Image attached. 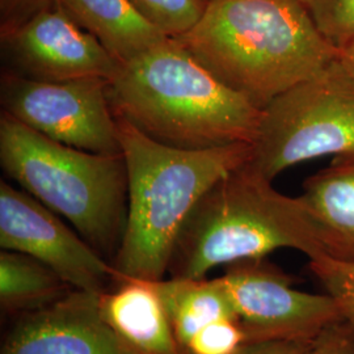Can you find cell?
Masks as SVG:
<instances>
[{"instance_id": "23", "label": "cell", "mask_w": 354, "mask_h": 354, "mask_svg": "<svg viewBox=\"0 0 354 354\" xmlns=\"http://www.w3.org/2000/svg\"><path fill=\"white\" fill-rule=\"evenodd\" d=\"M314 340H268L245 342L241 346V351L235 354H307Z\"/></svg>"}, {"instance_id": "8", "label": "cell", "mask_w": 354, "mask_h": 354, "mask_svg": "<svg viewBox=\"0 0 354 354\" xmlns=\"http://www.w3.org/2000/svg\"><path fill=\"white\" fill-rule=\"evenodd\" d=\"M247 342L314 340L344 320L333 297L291 288V277L264 259L227 266L222 276Z\"/></svg>"}, {"instance_id": "18", "label": "cell", "mask_w": 354, "mask_h": 354, "mask_svg": "<svg viewBox=\"0 0 354 354\" xmlns=\"http://www.w3.org/2000/svg\"><path fill=\"white\" fill-rule=\"evenodd\" d=\"M310 269L329 295L340 304L344 322L354 332V261L323 256L310 260Z\"/></svg>"}, {"instance_id": "20", "label": "cell", "mask_w": 354, "mask_h": 354, "mask_svg": "<svg viewBox=\"0 0 354 354\" xmlns=\"http://www.w3.org/2000/svg\"><path fill=\"white\" fill-rule=\"evenodd\" d=\"M247 342L239 320L223 317L200 329L185 346L187 354H235Z\"/></svg>"}, {"instance_id": "7", "label": "cell", "mask_w": 354, "mask_h": 354, "mask_svg": "<svg viewBox=\"0 0 354 354\" xmlns=\"http://www.w3.org/2000/svg\"><path fill=\"white\" fill-rule=\"evenodd\" d=\"M109 80L38 82L3 70V112L46 138L84 151L121 153L118 122L109 102Z\"/></svg>"}, {"instance_id": "24", "label": "cell", "mask_w": 354, "mask_h": 354, "mask_svg": "<svg viewBox=\"0 0 354 354\" xmlns=\"http://www.w3.org/2000/svg\"><path fill=\"white\" fill-rule=\"evenodd\" d=\"M337 64L348 75L354 79V39L339 48Z\"/></svg>"}, {"instance_id": "2", "label": "cell", "mask_w": 354, "mask_h": 354, "mask_svg": "<svg viewBox=\"0 0 354 354\" xmlns=\"http://www.w3.org/2000/svg\"><path fill=\"white\" fill-rule=\"evenodd\" d=\"M108 95L115 117L180 150L252 145L261 118L172 37L122 64Z\"/></svg>"}, {"instance_id": "25", "label": "cell", "mask_w": 354, "mask_h": 354, "mask_svg": "<svg viewBox=\"0 0 354 354\" xmlns=\"http://www.w3.org/2000/svg\"><path fill=\"white\" fill-rule=\"evenodd\" d=\"M337 158H342V159H354V149L352 151H349L348 153H345V155H342V156H337Z\"/></svg>"}, {"instance_id": "14", "label": "cell", "mask_w": 354, "mask_h": 354, "mask_svg": "<svg viewBox=\"0 0 354 354\" xmlns=\"http://www.w3.org/2000/svg\"><path fill=\"white\" fill-rule=\"evenodd\" d=\"M58 4L122 64L168 38L129 0H58Z\"/></svg>"}, {"instance_id": "21", "label": "cell", "mask_w": 354, "mask_h": 354, "mask_svg": "<svg viewBox=\"0 0 354 354\" xmlns=\"http://www.w3.org/2000/svg\"><path fill=\"white\" fill-rule=\"evenodd\" d=\"M58 0H0V36L24 26Z\"/></svg>"}, {"instance_id": "11", "label": "cell", "mask_w": 354, "mask_h": 354, "mask_svg": "<svg viewBox=\"0 0 354 354\" xmlns=\"http://www.w3.org/2000/svg\"><path fill=\"white\" fill-rule=\"evenodd\" d=\"M100 294L75 289L55 304L16 317L0 354H143L104 320Z\"/></svg>"}, {"instance_id": "26", "label": "cell", "mask_w": 354, "mask_h": 354, "mask_svg": "<svg viewBox=\"0 0 354 354\" xmlns=\"http://www.w3.org/2000/svg\"><path fill=\"white\" fill-rule=\"evenodd\" d=\"M203 1H205V3H207V1H210V0H203Z\"/></svg>"}, {"instance_id": "4", "label": "cell", "mask_w": 354, "mask_h": 354, "mask_svg": "<svg viewBox=\"0 0 354 354\" xmlns=\"http://www.w3.org/2000/svg\"><path fill=\"white\" fill-rule=\"evenodd\" d=\"M292 248L310 260L327 256L319 228L301 197H288L248 163L207 190L177 238L168 273L203 279L213 268L264 259Z\"/></svg>"}, {"instance_id": "22", "label": "cell", "mask_w": 354, "mask_h": 354, "mask_svg": "<svg viewBox=\"0 0 354 354\" xmlns=\"http://www.w3.org/2000/svg\"><path fill=\"white\" fill-rule=\"evenodd\" d=\"M307 354H354V332L344 320L322 330Z\"/></svg>"}, {"instance_id": "6", "label": "cell", "mask_w": 354, "mask_h": 354, "mask_svg": "<svg viewBox=\"0 0 354 354\" xmlns=\"http://www.w3.org/2000/svg\"><path fill=\"white\" fill-rule=\"evenodd\" d=\"M354 149V79L337 61L261 111L248 165L270 181L285 169Z\"/></svg>"}, {"instance_id": "10", "label": "cell", "mask_w": 354, "mask_h": 354, "mask_svg": "<svg viewBox=\"0 0 354 354\" xmlns=\"http://www.w3.org/2000/svg\"><path fill=\"white\" fill-rule=\"evenodd\" d=\"M0 37L4 70L32 80L58 83L100 77L112 82L122 67L58 3Z\"/></svg>"}, {"instance_id": "5", "label": "cell", "mask_w": 354, "mask_h": 354, "mask_svg": "<svg viewBox=\"0 0 354 354\" xmlns=\"http://www.w3.org/2000/svg\"><path fill=\"white\" fill-rule=\"evenodd\" d=\"M0 165L7 176L64 215L112 263L127 222L129 180L122 152L96 153L66 146L1 112Z\"/></svg>"}, {"instance_id": "13", "label": "cell", "mask_w": 354, "mask_h": 354, "mask_svg": "<svg viewBox=\"0 0 354 354\" xmlns=\"http://www.w3.org/2000/svg\"><path fill=\"white\" fill-rule=\"evenodd\" d=\"M299 197L317 223L327 256L354 261V159L335 158L333 165L304 181Z\"/></svg>"}, {"instance_id": "19", "label": "cell", "mask_w": 354, "mask_h": 354, "mask_svg": "<svg viewBox=\"0 0 354 354\" xmlns=\"http://www.w3.org/2000/svg\"><path fill=\"white\" fill-rule=\"evenodd\" d=\"M319 30L342 48L354 39V0H302Z\"/></svg>"}, {"instance_id": "9", "label": "cell", "mask_w": 354, "mask_h": 354, "mask_svg": "<svg viewBox=\"0 0 354 354\" xmlns=\"http://www.w3.org/2000/svg\"><path fill=\"white\" fill-rule=\"evenodd\" d=\"M48 206L26 190L0 183V247L49 266L77 290L102 292L113 268Z\"/></svg>"}, {"instance_id": "1", "label": "cell", "mask_w": 354, "mask_h": 354, "mask_svg": "<svg viewBox=\"0 0 354 354\" xmlns=\"http://www.w3.org/2000/svg\"><path fill=\"white\" fill-rule=\"evenodd\" d=\"M176 39L261 111L339 57L302 0H210L198 23Z\"/></svg>"}, {"instance_id": "15", "label": "cell", "mask_w": 354, "mask_h": 354, "mask_svg": "<svg viewBox=\"0 0 354 354\" xmlns=\"http://www.w3.org/2000/svg\"><path fill=\"white\" fill-rule=\"evenodd\" d=\"M153 286L165 304L177 340L184 351L190 339L209 323L223 317L238 320L222 277H171L155 281Z\"/></svg>"}, {"instance_id": "16", "label": "cell", "mask_w": 354, "mask_h": 354, "mask_svg": "<svg viewBox=\"0 0 354 354\" xmlns=\"http://www.w3.org/2000/svg\"><path fill=\"white\" fill-rule=\"evenodd\" d=\"M75 290L49 266L24 253L0 252V307L7 317H21L55 304Z\"/></svg>"}, {"instance_id": "3", "label": "cell", "mask_w": 354, "mask_h": 354, "mask_svg": "<svg viewBox=\"0 0 354 354\" xmlns=\"http://www.w3.org/2000/svg\"><path fill=\"white\" fill-rule=\"evenodd\" d=\"M115 118L127 160L129 201L124 238L111 263L113 283L160 281L194 206L216 181L251 160L252 145L180 150Z\"/></svg>"}, {"instance_id": "17", "label": "cell", "mask_w": 354, "mask_h": 354, "mask_svg": "<svg viewBox=\"0 0 354 354\" xmlns=\"http://www.w3.org/2000/svg\"><path fill=\"white\" fill-rule=\"evenodd\" d=\"M131 6L168 37L177 38L201 19L206 3L203 0H129Z\"/></svg>"}, {"instance_id": "12", "label": "cell", "mask_w": 354, "mask_h": 354, "mask_svg": "<svg viewBox=\"0 0 354 354\" xmlns=\"http://www.w3.org/2000/svg\"><path fill=\"white\" fill-rule=\"evenodd\" d=\"M104 320L143 354H187L151 281L127 279L99 299Z\"/></svg>"}]
</instances>
